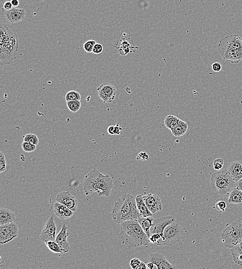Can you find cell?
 Here are the masks:
<instances>
[{
    "label": "cell",
    "mask_w": 242,
    "mask_h": 269,
    "mask_svg": "<svg viewBox=\"0 0 242 269\" xmlns=\"http://www.w3.org/2000/svg\"><path fill=\"white\" fill-rule=\"evenodd\" d=\"M19 48V40L15 28L1 21L0 23V64L10 65L15 59Z\"/></svg>",
    "instance_id": "cell-1"
},
{
    "label": "cell",
    "mask_w": 242,
    "mask_h": 269,
    "mask_svg": "<svg viewBox=\"0 0 242 269\" xmlns=\"http://www.w3.org/2000/svg\"><path fill=\"white\" fill-rule=\"evenodd\" d=\"M120 235L122 244L130 248L146 246L150 243L149 237L142 229L137 220L122 223Z\"/></svg>",
    "instance_id": "cell-2"
},
{
    "label": "cell",
    "mask_w": 242,
    "mask_h": 269,
    "mask_svg": "<svg viewBox=\"0 0 242 269\" xmlns=\"http://www.w3.org/2000/svg\"><path fill=\"white\" fill-rule=\"evenodd\" d=\"M114 188L113 182L108 175H104L96 169L91 171L85 176L83 190L86 195L96 191L100 196L110 197Z\"/></svg>",
    "instance_id": "cell-3"
},
{
    "label": "cell",
    "mask_w": 242,
    "mask_h": 269,
    "mask_svg": "<svg viewBox=\"0 0 242 269\" xmlns=\"http://www.w3.org/2000/svg\"><path fill=\"white\" fill-rule=\"evenodd\" d=\"M140 217L134 196L125 194L115 203L112 210V217L116 223L121 224L127 220H137Z\"/></svg>",
    "instance_id": "cell-4"
},
{
    "label": "cell",
    "mask_w": 242,
    "mask_h": 269,
    "mask_svg": "<svg viewBox=\"0 0 242 269\" xmlns=\"http://www.w3.org/2000/svg\"><path fill=\"white\" fill-rule=\"evenodd\" d=\"M220 55L224 60L238 64L242 60V37L238 34H231L221 39L218 45Z\"/></svg>",
    "instance_id": "cell-5"
},
{
    "label": "cell",
    "mask_w": 242,
    "mask_h": 269,
    "mask_svg": "<svg viewBox=\"0 0 242 269\" xmlns=\"http://www.w3.org/2000/svg\"><path fill=\"white\" fill-rule=\"evenodd\" d=\"M211 184L216 193L223 195L229 193L235 184L231 174L228 170L214 173L211 177Z\"/></svg>",
    "instance_id": "cell-6"
},
{
    "label": "cell",
    "mask_w": 242,
    "mask_h": 269,
    "mask_svg": "<svg viewBox=\"0 0 242 269\" xmlns=\"http://www.w3.org/2000/svg\"><path fill=\"white\" fill-rule=\"evenodd\" d=\"M221 241L225 247L231 248L242 240V222L237 220L227 224L221 235Z\"/></svg>",
    "instance_id": "cell-7"
},
{
    "label": "cell",
    "mask_w": 242,
    "mask_h": 269,
    "mask_svg": "<svg viewBox=\"0 0 242 269\" xmlns=\"http://www.w3.org/2000/svg\"><path fill=\"white\" fill-rule=\"evenodd\" d=\"M183 230L181 226L176 223L169 224L165 228L163 232L164 240L162 245H172L180 241L182 238Z\"/></svg>",
    "instance_id": "cell-8"
},
{
    "label": "cell",
    "mask_w": 242,
    "mask_h": 269,
    "mask_svg": "<svg viewBox=\"0 0 242 269\" xmlns=\"http://www.w3.org/2000/svg\"><path fill=\"white\" fill-rule=\"evenodd\" d=\"M18 227L15 222L0 226V243L5 244L18 236Z\"/></svg>",
    "instance_id": "cell-9"
},
{
    "label": "cell",
    "mask_w": 242,
    "mask_h": 269,
    "mask_svg": "<svg viewBox=\"0 0 242 269\" xmlns=\"http://www.w3.org/2000/svg\"><path fill=\"white\" fill-rule=\"evenodd\" d=\"M98 95L104 103H111L117 94L116 87L110 83H103L97 88Z\"/></svg>",
    "instance_id": "cell-10"
},
{
    "label": "cell",
    "mask_w": 242,
    "mask_h": 269,
    "mask_svg": "<svg viewBox=\"0 0 242 269\" xmlns=\"http://www.w3.org/2000/svg\"><path fill=\"white\" fill-rule=\"evenodd\" d=\"M56 234V226L53 215L50 216L43 228L40 235V240L45 243L48 241H55Z\"/></svg>",
    "instance_id": "cell-11"
},
{
    "label": "cell",
    "mask_w": 242,
    "mask_h": 269,
    "mask_svg": "<svg viewBox=\"0 0 242 269\" xmlns=\"http://www.w3.org/2000/svg\"><path fill=\"white\" fill-rule=\"evenodd\" d=\"M175 218L172 216H167L154 219L152 225L150 228V233H159L163 237L165 228L167 226L175 222Z\"/></svg>",
    "instance_id": "cell-12"
},
{
    "label": "cell",
    "mask_w": 242,
    "mask_h": 269,
    "mask_svg": "<svg viewBox=\"0 0 242 269\" xmlns=\"http://www.w3.org/2000/svg\"><path fill=\"white\" fill-rule=\"evenodd\" d=\"M56 200L68 207L70 210L75 212L77 210L78 201L69 191L61 192L57 195Z\"/></svg>",
    "instance_id": "cell-13"
},
{
    "label": "cell",
    "mask_w": 242,
    "mask_h": 269,
    "mask_svg": "<svg viewBox=\"0 0 242 269\" xmlns=\"http://www.w3.org/2000/svg\"><path fill=\"white\" fill-rule=\"evenodd\" d=\"M143 198L147 207L152 214H154L162 210L161 199L157 195L148 194L143 196Z\"/></svg>",
    "instance_id": "cell-14"
},
{
    "label": "cell",
    "mask_w": 242,
    "mask_h": 269,
    "mask_svg": "<svg viewBox=\"0 0 242 269\" xmlns=\"http://www.w3.org/2000/svg\"><path fill=\"white\" fill-rule=\"evenodd\" d=\"M150 262H151L157 266V269H177L174 265L170 264L164 255L160 253H155L150 255Z\"/></svg>",
    "instance_id": "cell-15"
},
{
    "label": "cell",
    "mask_w": 242,
    "mask_h": 269,
    "mask_svg": "<svg viewBox=\"0 0 242 269\" xmlns=\"http://www.w3.org/2000/svg\"><path fill=\"white\" fill-rule=\"evenodd\" d=\"M4 14L7 21L12 23H16L24 19L26 10L23 8L13 7L10 10L6 11Z\"/></svg>",
    "instance_id": "cell-16"
},
{
    "label": "cell",
    "mask_w": 242,
    "mask_h": 269,
    "mask_svg": "<svg viewBox=\"0 0 242 269\" xmlns=\"http://www.w3.org/2000/svg\"><path fill=\"white\" fill-rule=\"evenodd\" d=\"M68 227L65 224L62 225V228L58 235H57L55 239V242H56L62 247L66 253H68L70 251V247L69 243L68 241V237L69 235V233L67 232Z\"/></svg>",
    "instance_id": "cell-17"
},
{
    "label": "cell",
    "mask_w": 242,
    "mask_h": 269,
    "mask_svg": "<svg viewBox=\"0 0 242 269\" xmlns=\"http://www.w3.org/2000/svg\"><path fill=\"white\" fill-rule=\"evenodd\" d=\"M228 171L231 174L235 182L242 179V161H234L229 165Z\"/></svg>",
    "instance_id": "cell-18"
},
{
    "label": "cell",
    "mask_w": 242,
    "mask_h": 269,
    "mask_svg": "<svg viewBox=\"0 0 242 269\" xmlns=\"http://www.w3.org/2000/svg\"><path fill=\"white\" fill-rule=\"evenodd\" d=\"M15 220L16 215L14 213L7 208H0V225L10 224Z\"/></svg>",
    "instance_id": "cell-19"
},
{
    "label": "cell",
    "mask_w": 242,
    "mask_h": 269,
    "mask_svg": "<svg viewBox=\"0 0 242 269\" xmlns=\"http://www.w3.org/2000/svg\"><path fill=\"white\" fill-rule=\"evenodd\" d=\"M135 199L137 208L140 214V217H146L148 216H152V213L148 209L144 201L143 196L140 195L136 196Z\"/></svg>",
    "instance_id": "cell-20"
},
{
    "label": "cell",
    "mask_w": 242,
    "mask_h": 269,
    "mask_svg": "<svg viewBox=\"0 0 242 269\" xmlns=\"http://www.w3.org/2000/svg\"><path fill=\"white\" fill-rule=\"evenodd\" d=\"M130 40V38L126 39L125 38H122L120 40V46H114V47L118 50V51H119L120 55H126L129 53L131 52L130 51V49H133L134 48H139L137 47H133L132 46H131L130 42H129V40Z\"/></svg>",
    "instance_id": "cell-21"
},
{
    "label": "cell",
    "mask_w": 242,
    "mask_h": 269,
    "mask_svg": "<svg viewBox=\"0 0 242 269\" xmlns=\"http://www.w3.org/2000/svg\"><path fill=\"white\" fill-rule=\"evenodd\" d=\"M154 218L152 216L148 217H140L137 219L139 224H140L142 229L147 234L148 237L149 238L151 235L150 233V228L152 225V222Z\"/></svg>",
    "instance_id": "cell-22"
},
{
    "label": "cell",
    "mask_w": 242,
    "mask_h": 269,
    "mask_svg": "<svg viewBox=\"0 0 242 269\" xmlns=\"http://www.w3.org/2000/svg\"><path fill=\"white\" fill-rule=\"evenodd\" d=\"M233 259L236 264L242 265V240L238 244L231 248Z\"/></svg>",
    "instance_id": "cell-23"
},
{
    "label": "cell",
    "mask_w": 242,
    "mask_h": 269,
    "mask_svg": "<svg viewBox=\"0 0 242 269\" xmlns=\"http://www.w3.org/2000/svg\"><path fill=\"white\" fill-rule=\"evenodd\" d=\"M228 202L242 205V191L237 188L233 189L229 195Z\"/></svg>",
    "instance_id": "cell-24"
},
{
    "label": "cell",
    "mask_w": 242,
    "mask_h": 269,
    "mask_svg": "<svg viewBox=\"0 0 242 269\" xmlns=\"http://www.w3.org/2000/svg\"><path fill=\"white\" fill-rule=\"evenodd\" d=\"M188 124L186 122L180 120L177 126L172 132V134L176 137H181L183 136L187 131Z\"/></svg>",
    "instance_id": "cell-25"
},
{
    "label": "cell",
    "mask_w": 242,
    "mask_h": 269,
    "mask_svg": "<svg viewBox=\"0 0 242 269\" xmlns=\"http://www.w3.org/2000/svg\"><path fill=\"white\" fill-rule=\"evenodd\" d=\"M180 120L176 116H167L165 120V124L169 129L172 131L176 128Z\"/></svg>",
    "instance_id": "cell-26"
},
{
    "label": "cell",
    "mask_w": 242,
    "mask_h": 269,
    "mask_svg": "<svg viewBox=\"0 0 242 269\" xmlns=\"http://www.w3.org/2000/svg\"><path fill=\"white\" fill-rule=\"evenodd\" d=\"M45 244L50 250L54 253H66L65 250L55 242V241H48Z\"/></svg>",
    "instance_id": "cell-27"
},
{
    "label": "cell",
    "mask_w": 242,
    "mask_h": 269,
    "mask_svg": "<svg viewBox=\"0 0 242 269\" xmlns=\"http://www.w3.org/2000/svg\"><path fill=\"white\" fill-rule=\"evenodd\" d=\"M66 207V206L58 201L54 203V211L55 215L61 220L63 219Z\"/></svg>",
    "instance_id": "cell-28"
},
{
    "label": "cell",
    "mask_w": 242,
    "mask_h": 269,
    "mask_svg": "<svg viewBox=\"0 0 242 269\" xmlns=\"http://www.w3.org/2000/svg\"><path fill=\"white\" fill-rule=\"evenodd\" d=\"M67 106L70 111L72 112H78L81 108V102L79 100L69 101L67 102Z\"/></svg>",
    "instance_id": "cell-29"
},
{
    "label": "cell",
    "mask_w": 242,
    "mask_h": 269,
    "mask_svg": "<svg viewBox=\"0 0 242 269\" xmlns=\"http://www.w3.org/2000/svg\"><path fill=\"white\" fill-rule=\"evenodd\" d=\"M66 102L69 101H80L81 96L78 92L76 91H70L67 92L65 96Z\"/></svg>",
    "instance_id": "cell-30"
},
{
    "label": "cell",
    "mask_w": 242,
    "mask_h": 269,
    "mask_svg": "<svg viewBox=\"0 0 242 269\" xmlns=\"http://www.w3.org/2000/svg\"><path fill=\"white\" fill-rule=\"evenodd\" d=\"M23 141L29 142L35 145H38L39 143V138L36 134L29 133L23 137Z\"/></svg>",
    "instance_id": "cell-31"
},
{
    "label": "cell",
    "mask_w": 242,
    "mask_h": 269,
    "mask_svg": "<svg viewBox=\"0 0 242 269\" xmlns=\"http://www.w3.org/2000/svg\"><path fill=\"white\" fill-rule=\"evenodd\" d=\"M21 146L23 150L27 153H31L35 151L36 149V145L25 141H23L22 143Z\"/></svg>",
    "instance_id": "cell-32"
},
{
    "label": "cell",
    "mask_w": 242,
    "mask_h": 269,
    "mask_svg": "<svg viewBox=\"0 0 242 269\" xmlns=\"http://www.w3.org/2000/svg\"><path fill=\"white\" fill-rule=\"evenodd\" d=\"M96 42L94 40H89L85 42L83 45L84 49L88 53L93 52V49L95 46Z\"/></svg>",
    "instance_id": "cell-33"
},
{
    "label": "cell",
    "mask_w": 242,
    "mask_h": 269,
    "mask_svg": "<svg viewBox=\"0 0 242 269\" xmlns=\"http://www.w3.org/2000/svg\"><path fill=\"white\" fill-rule=\"evenodd\" d=\"M6 161L4 153L0 152V173H2L6 170Z\"/></svg>",
    "instance_id": "cell-34"
},
{
    "label": "cell",
    "mask_w": 242,
    "mask_h": 269,
    "mask_svg": "<svg viewBox=\"0 0 242 269\" xmlns=\"http://www.w3.org/2000/svg\"><path fill=\"white\" fill-rule=\"evenodd\" d=\"M162 237V236L159 233L151 234L149 238L150 242L153 243V244L158 245Z\"/></svg>",
    "instance_id": "cell-35"
},
{
    "label": "cell",
    "mask_w": 242,
    "mask_h": 269,
    "mask_svg": "<svg viewBox=\"0 0 242 269\" xmlns=\"http://www.w3.org/2000/svg\"><path fill=\"white\" fill-rule=\"evenodd\" d=\"M223 164H224V161L223 159L219 158L214 160L213 163L214 168L216 170H220L223 168Z\"/></svg>",
    "instance_id": "cell-36"
},
{
    "label": "cell",
    "mask_w": 242,
    "mask_h": 269,
    "mask_svg": "<svg viewBox=\"0 0 242 269\" xmlns=\"http://www.w3.org/2000/svg\"><path fill=\"white\" fill-rule=\"evenodd\" d=\"M227 203L223 200H219L216 203L215 208L218 210L220 212L225 211L226 208H227Z\"/></svg>",
    "instance_id": "cell-37"
},
{
    "label": "cell",
    "mask_w": 242,
    "mask_h": 269,
    "mask_svg": "<svg viewBox=\"0 0 242 269\" xmlns=\"http://www.w3.org/2000/svg\"><path fill=\"white\" fill-rule=\"evenodd\" d=\"M141 263V261L137 258H134L131 260L130 265L133 269H138Z\"/></svg>",
    "instance_id": "cell-38"
},
{
    "label": "cell",
    "mask_w": 242,
    "mask_h": 269,
    "mask_svg": "<svg viewBox=\"0 0 242 269\" xmlns=\"http://www.w3.org/2000/svg\"><path fill=\"white\" fill-rule=\"evenodd\" d=\"M103 50V46L101 44L96 43L95 44V46L93 49V53L96 54V55H98V54L102 53Z\"/></svg>",
    "instance_id": "cell-39"
},
{
    "label": "cell",
    "mask_w": 242,
    "mask_h": 269,
    "mask_svg": "<svg viewBox=\"0 0 242 269\" xmlns=\"http://www.w3.org/2000/svg\"><path fill=\"white\" fill-rule=\"evenodd\" d=\"M73 213L74 212H73L71 210H70V208H68V207H66L62 220H67V219H68V218H70V217H71L73 216Z\"/></svg>",
    "instance_id": "cell-40"
},
{
    "label": "cell",
    "mask_w": 242,
    "mask_h": 269,
    "mask_svg": "<svg viewBox=\"0 0 242 269\" xmlns=\"http://www.w3.org/2000/svg\"><path fill=\"white\" fill-rule=\"evenodd\" d=\"M136 159L137 160H142V161H146L149 159V155H148L147 153L145 152H142L140 153H139Z\"/></svg>",
    "instance_id": "cell-41"
},
{
    "label": "cell",
    "mask_w": 242,
    "mask_h": 269,
    "mask_svg": "<svg viewBox=\"0 0 242 269\" xmlns=\"http://www.w3.org/2000/svg\"><path fill=\"white\" fill-rule=\"evenodd\" d=\"M212 69L215 72H219L221 70V65L220 63L218 62H215L212 64Z\"/></svg>",
    "instance_id": "cell-42"
},
{
    "label": "cell",
    "mask_w": 242,
    "mask_h": 269,
    "mask_svg": "<svg viewBox=\"0 0 242 269\" xmlns=\"http://www.w3.org/2000/svg\"><path fill=\"white\" fill-rule=\"evenodd\" d=\"M13 5L11 4V1H6L3 4V8L6 11H8L13 8Z\"/></svg>",
    "instance_id": "cell-43"
},
{
    "label": "cell",
    "mask_w": 242,
    "mask_h": 269,
    "mask_svg": "<svg viewBox=\"0 0 242 269\" xmlns=\"http://www.w3.org/2000/svg\"><path fill=\"white\" fill-rule=\"evenodd\" d=\"M122 130V129L119 126V124H117V125L115 126V129H114L115 134L119 135L121 134Z\"/></svg>",
    "instance_id": "cell-44"
},
{
    "label": "cell",
    "mask_w": 242,
    "mask_h": 269,
    "mask_svg": "<svg viewBox=\"0 0 242 269\" xmlns=\"http://www.w3.org/2000/svg\"><path fill=\"white\" fill-rule=\"evenodd\" d=\"M114 129H115V126H113V125H111L108 127V134H111V135H115Z\"/></svg>",
    "instance_id": "cell-45"
},
{
    "label": "cell",
    "mask_w": 242,
    "mask_h": 269,
    "mask_svg": "<svg viewBox=\"0 0 242 269\" xmlns=\"http://www.w3.org/2000/svg\"><path fill=\"white\" fill-rule=\"evenodd\" d=\"M236 188L242 191V179L239 180L236 183Z\"/></svg>",
    "instance_id": "cell-46"
},
{
    "label": "cell",
    "mask_w": 242,
    "mask_h": 269,
    "mask_svg": "<svg viewBox=\"0 0 242 269\" xmlns=\"http://www.w3.org/2000/svg\"><path fill=\"white\" fill-rule=\"evenodd\" d=\"M13 7L16 8L19 5V0H10Z\"/></svg>",
    "instance_id": "cell-47"
},
{
    "label": "cell",
    "mask_w": 242,
    "mask_h": 269,
    "mask_svg": "<svg viewBox=\"0 0 242 269\" xmlns=\"http://www.w3.org/2000/svg\"><path fill=\"white\" fill-rule=\"evenodd\" d=\"M147 268V266L146 265V263L144 262H141V263H140L138 269H146Z\"/></svg>",
    "instance_id": "cell-48"
},
{
    "label": "cell",
    "mask_w": 242,
    "mask_h": 269,
    "mask_svg": "<svg viewBox=\"0 0 242 269\" xmlns=\"http://www.w3.org/2000/svg\"><path fill=\"white\" fill-rule=\"evenodd\" d=\"M154 264L151 262H150L149 263H148L147 265V268H148V269H152L154 268Z\"/></svg>",
    "instance_id": "cell-49"
}]
</instances>
